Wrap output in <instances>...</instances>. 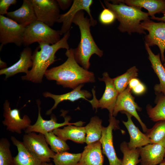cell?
Returning <instances> with one entry per match:
<instances>
[{
    "instance_id": "6da1fadb",
    "label": "cell",
    "mask_w": 165,
    "mask_h": 165,
    "mask_svg": "<svg viewBox=\"0 0 165 165\" xmlns=\"http://www.w3.org/2000/svg\"><path fill=\"white\" fill-rule=\"evenodd\" d=\"M66 61L62 64L48 69L45 76L49 80H55L57 85L64 87L75 89L80 84L94 82V74L80 67L74 56V49L67 50Z\"/></svg>"
},
{
    "instance_id": "7a4b0ae2",
    "label": "cell",
    "mask_w": 165,
    "mask_h": 165,
    "mask_svg": "<svg viewBox=\"0 0 165 165\" xmlns=\"http://www.w3.org/2000/svg\"><path fill=\"white\" fill-rule=\"evenodd\" d=\"M70 31L65 34L57 43L50 44L46 43H38L39 45L32 54L33 65L31 69L26 75L22 77L23 80L38 83L42 81L43 76L48 67L56 60L55 54L60 49L70 48L68 40L70 36Z\"/></svg>"
},
{
    "instance_id": "3957f363",
    "label": "cell",
    "mask_w": 165,
    "mask_h": 165,
    "mask_svg": "<svg viewBox=\"0 0 165 165\" xmlns=\"http://www.w3.org/2000/svg\"><path fill=\"white\" fill-rule=\"evenodd\" d=\"M72 23L79 27L80 33V42L77 47L74 49L75 58L78 64L87 70L90 66L91 57L96 54L101 57L103 52L94 40L90 32V19L84 16L83 10L80 11L76 13Z\"/></svg>"
},
{
    "instance_id": "277c9868",
    "label": "cell",
    "mask_w": 165,
    "mask_h": 165,
    "mask_svg": "<svg viewBox=\"0 0 165 165\" xmlns=\"http://www.w3.org/2000/svg\"><path fill=\"white\" fill-rule=\"evenodd\" d=\"M105 0L104 2L107 8L115 13L119 22L118 28L122 32H127L129 34L137 33L140 34H146L145 30L141 26V21L150 20L148 13L142 11L137 7L128 6L116 0Z\"/></svg>"
},
{
    "instance_id": "5b68a950",
    "label": "cell",
    "mask_w": 165,
    "mask_h": 165,
    "mask_svg": "<svg viewBox=\"0 0 165 165\" xmlns=\"http://www.w3.org/2000/svg\"><path fill=\"white\" fill-rule=\"evenodd\" d=\"M61 35L60 31L54 30L43 22L37 20L25 28L23 44L27 47L35 42L53 44L61 39Z\"/></svg>"
},
{
    "instance_id": "8992f818",
    "label": "cell",
    "mask_w": 165,
    "mask_h": 165,
    "mask_svg": "<svg viewBox=\"0 0 165 165\" xmlns=\"http://www.w3.org/2000/svg\"><path fill=\"white\" fill-rule=\"evenodd\" d=\"M23 143L27 148L35 154L42 162L49 163L55 153L48 145L44 135L34 132L25 133L23 136Z\"/></svg>"
},
{
    "instance_id": "52a82bcc",
    "label": "cell",
    "mask_w": 165,
    "mask_h": 165,
    "mask_svg": "<svg viewBox=\"0 0 165 165\" xmlns=\"http://www.w3.org/2000/svg\"><path fill=\"white\" fill-rule=\"evenodd\" d=\"M102 78H98L100 81H104L105 84V92L101 98L98 100L95 95V91L92 90L93 98L88 101L91 104L93 108L96 110L98 108L108 110L109 113L112 115L118 96L119 94L113 83V79L109 77L108 72H105Z\"/></svg>"
},
{
    "instance_id": "ba28073f",
    "label": "cell",
    "mask_w": 165,
    "mask_h": 165,
    "mask_svg": "<svg viewBox=\"0 0 165 165\" xmlns=\"http://www.w3.org/2000/svg\"><path fill=\"white\" fill-rule=\"evenodd\" d=\"M25 27L12 19L0 15V42L1 46L14 43L20 46L23 44V38Z\"/></svg>"
},
{
    "instance_id": "9c48e42d",
    "label": "cell",
    "mask_w": 165,
    "mask_h": 165,
    "mask_svg": "<svg viewBox=\"0 0 165 165\" xmlns=\"http://www.w3.org/2000/svg\"><path fill=\"white\" fill-rule=\"evenodd\" d=\"M109 124L106 127H102L100 141L101 144L102 152L107 157L109 165H121L122 160L119 158L115 152L113 141L112 131L119 129V121L109 114Z\"/></svg>"
},
{
    "instance_id": "30bf717a",
    "label": "cell",
    "mask_w": 165,
    "mask_h": 165,
    "mask_svg": "<svg viewBox=\"0 0 165 165\" xmlns=\"http://www.w3.org/2000/svg\"><path fill=\"white\" fill-rule=\"evenodd\" d=\"M141 27L148 31L145 37V43L149 47L156 45L160 51L161 60L165 61V22H156L149 20L141 23Z\"/></svg>"
},
{
    "instance_id": "8fae6325",
    "label": "cell",
    "mask_w": 165,
    "mask_h": 165,
    "mask_svg": "<svg viewBox=\"0 0 165 165\" xmlns=\"http://www.w3.org/2000/svg\"><path fill=\"white\" fill-rule=\"evenodd\" d=\"M37 20L50 27L57 22L60 14L57 0H31Z\"/></svg>"
},
{
    "instance_id": "7c38bea8",
    "label": "cell",
    "mask_w": 165,
    "mask_h": 165,
    "mask_svg": "<svg viewBox=\"0 0 165 165\" xmlns=\"http://www.w3.org/2000/svg\"><path fill=\"white\" fill-rule=\"evenodd\" d=\"M139 107L134 100V97L131 94L130 89L128 87L122 92L119 94L112 115L116 116L119 112H127L134 117L140 124L143 131L146 133L148 129L142 122L137 111H140Z\"/></svg>"
},
{
    "instance_id": "4fadbf2b",
    "label": "cell",
    "mask_w": 165,
    "mask_h": 165,
    "mask_svg": "<svg viewBox=\"0 0 165 165\" xmlns=\"http://www.w3.org/2000/svg\"><path fill=\"white\" fill-rule=\"evenodd\" d=\"M37 103L38 107V115L37 121L35 124L31 125L24 130L25 133L36 132L45 135L47 133L53 132L54 130L61 127L69 125L81 127L85 123L81 121L75 123H70L69 122L71 120V117L69 116H64V122L62 123H58L57 122L56 117L53 115L50 120H45L42 118L41 115L40 101L38 100Z\"/></svg>"
},
{
    "instance_id": "5bb4252c",
    "label": "cell",
    "mask_w": 165,
    "mask_h": 165,
    "mask_svg": "<svg viewBox=\"0 0 165 165\" xmlns=\"http://www.w3.org/2000/svg\"><path fill=\"white\" fill-rule=\"evenodd\" d=\"M3 109L4 119L2 123L8 130L21 134L22 130H25L31 125V121L28 116L25 115L21 118L19 110L17 108L12 109L7 100L3 104Z\"/></svg>"
},
{
    "instance_id": "9a60e30c",
    "label": "cell",
    "mask_w": 165,
    "mask_h": 165,
    "mask_svg": "<svg viewBox=\"0 0 165 165\" xmlns=\"http://www.w3.org/2000/svg\"><path fill=\"white\" fill-rule=\"evenodd\" d=\"M93 3L91 0H74L70 8L66 13L60 14L57 22L62 23L60 34H65L69 31L73 19L76 13L81 10H85L90 16L91 26H94L97 21L93 18L91 13L90 7Z\"/></svg>"
},
{
    "instance_id": "2e32d148",
    "label": "cell",
    "mask_w": 165,
    "mask_h": 165,
    "mask_svg": "<svg viewBox=\"0 0 165 165\" xmlns=\"http://www.w3.org/2000/svg\"><path fill=\"white\" fill-rule=\"evenodd\" d=\"M141 165H157L165 157V139L157 143H150L138 148Z\"/></svg>"
},
{
    "instance_id": "e0dca14e",
    "label": "cell",
    "mask_w": 165,
    "mask_h": 165,
    "mask_svg": "<svg viewBox=\"0 0 165 165\" xmlns=\"http://www.w3.org/2000/svg\"><path fill=\"white\" fill-rule=\"evenodd\" d=\"M32 58L31 50L27 46L21 52L19 60L10 66L1 69L0 75H5L6 79L18 73L27 74L29 69L32 66Z\"/></svg>"
},
{
    "instance_id": "ac0fdd59",
    "label": "cell",
    "mask_w": 165,
    "mask_h": 165,
    "mask_svg": "<svg viewBox=\"0 0 165 165\" xmlns=\"http://www.w3.org/2000/svg\"><path fill=\"white\" fill-rule=\"evenodd\" d=\"M6 15L7 17L25 27L37 20L31 0H24L20 8Z\"/></svg>"
},
{
    "instance_id": "d6986e66",
    "label": "cell",
    "mask_w": 165,
    "mask_h": 165,
    "mask_svg": "<svg viewBox=\"0 0 165 165\" xmlns=\"http://www.w3.org/2000/svg\"><path fill=\"white\" fill-rule=\"evenodd\" d=\"M127 118L126 121L122 122L127 129L130 137V141L127 142L128 146L130 149H136L152 143L146 134L142 132L134 123L132 119V116L124 112Z\"/></svg>"
},
{
    "instance_id": "ffe728a7",
    "label": "cell",
    "mask_w": 165,
    "mask_h": 165,
    "mask_svg": "<svg viewBox=\"0 0 165 165\" xmlns=\"http://www.w3.org/2000/svg\"><path fill=\"white\" fill-rule=\"evenodd\" d=\"M101 148L100 140L87 145L77 165H103L104 157Z\"/></svg>"
},
{
    "instance_id": "44dd1931",
    "label": "cell",
    "mask_w": 165,
    "mask_h": 165,
    "mask_svg": "<svg viewBox=\"0 0 165 165\" xmlns=\"http://www.w3.org/2000/svg\"><path fill=\"white\" fill-rule=\"evenodd\" d=\"M83 86V84H80L71 91L60 95H55L49 92L44 93L43 95L45 97L51 98L54 101L53 106L46 112V114L50 115L52 111L56 108L58 104L64 101L69 100L74 102L79 99L83 98L88 101L87 98H90L92 96L91 94L86 90H82L81 88Z\"/></svg>"
},
{
    "instance_id": "7402d4cb",
    "label": "cell",
    "mask_w": 165,
    "mask_h": 165,
    "mask_svg": "<svg viewBox=\"0 0 165 165\" xmlns=\"http://www.w3.org/2000/svg\"><path fill=\"white\" fill-rule=\"evenodd\" d=\"M13 145L17 148L18 153L13 157L12 165H41L42 161L34 154L29 151L22 142L14 136L11 137Z\"/></svg>"
},
{
    "instance_id": "603a6c76",
    "label": "cell",
    "mask_w": 165,
    "mask_h": 165,
    "mask_svg": "<svg viewBox=\"0 0 165 165\" xmlns=\"http://www.w3.org/2000/svg\"><path fill=\"white\" fill-rule=\"evenodd\" d=\"M145 46L151 67L160 81L159 84L155 86L154 90L157 94L162 93L165 94V68L162 63L160 53L157 55L154 54L150 47L146 43H145Z\"/></svg>"
},
{
    "instance_id": "cb8c5ba5",
    "label": "cell",
    "mask_w": 165,
    "mask_h": 165,
    "mask_svg": "<svg viewBox=\"0 0 165 165\" xmlns=\"http://www.w3.org/2000/svg\"><path fill=\"white\" fill-rule=\"evenodd\" d=\"M53 132L65 141L69 140L80 144H83L86 141V132L84 127L69 125L64 126L62 129L57 128Z\"/></svg>"
},
{
    "instance_id": "d4e9b609",
    "label": "cell",
    "mask_w": 165,
    "mask_h": 165,
    "mask_svg": "<svg viewBox=\"0 0 165 165\" xmlns=\"http://www.w3.org/2000/svg\"><path fill=\"white\" fill-rule=\"evenodd\" d=\"M117 1L126 5L141 9H146L151 18L155 16L157 13H161L165 10V0H118Z\"/></svg>"
},
{
    "instance_id": "484cf974",
    "label": "cell",
    "mask_w": 165,
    "mask_h": 165,
    "mask_svg": "<svg viewBox=\"0 0 165 165\" xmlns=\"http://www.w3.org/2000/svg\"><path fill=\"white\" fill-rule=\"evenodd\" d=\"M102 120L97 116L92 117L90 122L84 127L86 136L85 143L88 145L101 139L102 126Z\"/></svg>"
},
{
    "instance_id": "4316f807",
    "label": "cell",
    "mask_w": 165,
    "mask_h": 165,
    "mask_svg": "<svg viewBox=\"0 0 165 165\" xmlns=\"http://www.w3.org/2000/svg\"><path fill=\"white\" fill-rule=\"evenodd\" d=\"M157 94L156 106L153 107L148 105L146 108L149 117L152 120L156 122L165 120V94Z\"/></svg>"
},
{
    "instance_id": "83f0119b",
    "label": "cell",
    "mask_w": 165,
    "mask_h": 165,
    "mask_svg": "<svg viewBox=\"0 0 165 165\" xmlns=\"http://www.w3.org/2000/svg\"><path fill=\"white\" fill-rule=\"evenodd\" d=\"M138 72L137 68L134 66L129 69L123 74L113 79L114 85L119 94L127 88L132 79L138 77Z\"/></svg>"
},
{
    "instance_id": "f1b7e54d",
    "label": "cell",
    "mask_w": 165,
    "mask_h": 165,
    "mask_svg": "<svg viewBox=\"0 0 165 165\" xmlns=\"http://www.w3.org/2000/svg\"><path fill=\"white\" fill-rule=\"evenodd\" d=\"M120 148L123 155L121 165H137L140 163L138 148L130 149L125 141L121 143Z\"/></svg>"
},
{
    "instance_id": "f546056e",
    "label": "cell",
    "mask_w": 165,
    "mask_h": 165,
    "mask_svg": "<svg viewBox=\"0 0 165 165\" xmlns=\"http://www.w3.org/2000/svg\"><path fill=\"white\" fill-rule=\"evenodd\" d=\"M44 136L46 142L50 146L51 149L56 153L69 150V147L66 141L56 135L53 132L47 133Z\"/></svg>"
},
{
    "instance_id": "4dcf8cb0",
    "label": "cell",
    "mask_w": 165,
    "mask_h": 165,
    "mask_svg": "<svg viewBox=\"0 0 165 165\" xmlns=\"http://www.w3.org/2000/svg\"><path fill=\"white\" fill-rule=\"evenodd\" d=\"M81 153H72L66 151L56 153L53 159L55 165H77Z\"/></svg>"
},
{
    "instance_id": "1f68e13d",
    "label": "cell",
    "mask_w": 165,
    "mask_h": 165,
    "mask_svg": "<svg viewBox=\"0 0 165 165\" xmlns=\"http://www.w3.org/2000/svg\"><path fill=\"white\" fill-rule=\"evenodd\" d=\"M146 134L152 143L163 141L165 139V120L157 122L151 128L148 129Z\"/></svg>"
},
{
    "instance_id": "d6a6232c",
    "label": "cell",
    "mask_w": 165,
    "mask_h": 165,
    "mask_svg": "<svg viewBox=\"0 0 165 165\" xmlns=\"http://www.w3.org/2000/svg\"><path fill=\"white\" fill-rule=\"evenodd\" d=\"M10 144L6 138L0 140V165H12L13 157L10 147Z\"/></svg>"
},
{
    "instance_id": "836d02e7",
    "label": "cell",
    "mask_w": 165,
    "mask_h": 165,
    "mask_svg": "<svg viewBox=\"0 0 165 165\" xmlns=\"http://www.w3.org/2000/svg\"><path fill=\"white\" fill-rule=\"evenodd\" d=\"M103 6L104 9L99 14V21L104 25L112 24L116 19V16L112 10L108 8H105L103 5Z\"/></svg>"
},
{
    "instance_id": "e575fe53",
    "label": "cell",
    "mask_w": 165,
    "mask_h": 165,
    "mask_svg": "<svg viewBox=\"0 0 165 165\" xmlns=\"http://www.w3.org/2000/svg\"><path fill=\"white\" fill-rule=\"evenodd\" d=\"M17 2L16 0H0V14L4 15L6 14L7 10L12 5H15Z\"/></svg>"
},
{
    "instance_id": "d590c367",
    "label": "cell",
    "mask_w": 165,
    "mask_h": 165,
    "mask_svg": "<svg viewBox=\"0 0 165 165\" xmlns=\"http://www.w3.org/2000/svg\"><path fill=\"white\" fill-rule=\"evenodd\" d=\"M145 85L141 82L135 87L132 89L131 92L137 95H140L144 94L146 91Z\"/></svg>"
},
{
    "instance_id": "8d00e7d4",
    "label": "cell",
    "mask_w": 165,
    "mask_h": 165,
    "mask_svg": "<svg viewBox=\"0 0 165 165\" xmlns=\"http://www.w3.org/2000/svg\"><path fill=\"white\" fill-rule=\"evenodd\" d=\"M57 1L59 8L63 10L67 9L73 2L70 0H57Z\"/></svg>"
},
{
    "instance_id": "74e56055",
    "label": "cell",
    "mask_w": 165,
    "mask_h": 165,
    "mask_svg": "<svg viewBox=\"0 0 165 165\" xmlns=\"http://www.w3.org/2000/svg\"><path fill=\"white\" fill-rule=\"evenodd\" d=\"M141 82L140 80L137 78H134L132 79L130 81L128 85V87L131 90L137 86Z\"/></svg>"
},
{
    "instance_id": "f35d334b",
    "label": "cell",
    "mask_w": 165,
    "mask_h": 165,
    "mask_svg": "<svg viewBox=\"0 0 165 165\" xmlns=\"http://www.w3.org/2000/svg\"><path fill=\"white\" fill-rule=\"evenodd\" d=\"M161 13L163 14V16L161 17H156L155 16L152 19L156 20L158 21H161L165 22V10L163 11Z\"/></svg>"
},
{
    "instance_id": "ab89813d",
    "label": "cell",
    "mask_w": 165,
    "mask_h": 165,
    "mask_svg": "<svg viewBox=\"0 0 165 165\" xmlns=\"http://www.w3.org/2000/svg\"><path fill=\"white\" fill-rule=\"evenodd\" d=\"M0 68H2V69L6 68V64L5 62L3 61L2 60H1V59H0Z\"/></svg>"
},
{
    "instance_id": "60d3db41",
    "label": "cell",
    "mask_w": 165,
    "mask_h": 165,
    "mask_svg": "<svg viewBox=\"0 0 165 165\" xmlns=\"http://www.w3.org/2000/svg\"><path fill=\"white\" fill-rule=\"evenodd\" d=\"M41 165H53L51 163L48 162H42Z\"/></svg>"
},
{
    "instance_id": "b9f144b4",
    "label": "cell",
    "mask_w": 165,
    "mask_h": 165,
    "mask_svg": "<svg viewBox=\"0 0 165 165\" xmlns=\"http://www.w3.org/2000/svg\"><path fill=\"white\" fill-rule=\"evenodd\" d=\"M158 165H165V160L159 164Z\"/></svg>"
},
{
    "instance_id": "7bdbcfd3",
    "label": "cell",
    "mask_w": 165,
    "mask_h": 165,
    "mask_svg": "<svg viewBox=\"0 0 165 165\" xmlns=\"http://www.w3.org/2000/svg\"><path fill=\"white\" fill-rule=\"evenodd\" d=\"M164 63L163 64L164 67V68H165V61H164Z\"/></svg>"
},
{
    "instance_id": "ee69618b",
    "label": "cell",
    "mask_w": 165,
    "mask_h": 165,
    "mask_svg": "<svg viewBox=\"0 0 165 165\" xmlns=\"http://www.w3.org/2000/svg\"><path fill=\"white\" fill-rule=\"evenodd\" d=\"M164 160H165V158H164Z\"/></svg>"
}]
</instances>
